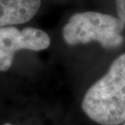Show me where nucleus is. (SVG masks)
Instances as JSON below:
<instances>
[{
  "instance_id": "1",
  "label": "nucleus",
  "mask_w": 125,
  "mask_h": 125,
  "mask_svg": "<svg viewBox=\"0 0 125 125\" xmlns=\"http://www.w3.org/2000/svg\"><path fill=\"white\" fill-rule=\"evenodd\" d=\"M82 108L100 125L125 122V53L118 57L107 73L87 90Z\"/></svg>"
},
{
  "instance_id": "2",
  "label": "nucleus",
  "mask_w": 125,
  "mask_h": 125,
  "mask_svg": "<svg viewBox=\"0 0 125 125\" xmlns=\"http://www.w3.org/2000/svg\"><path fill=\"white\" fill-rule=\"evenodd\" d=\"M124 23L119 18L95 11L72 15L62 31L64 41L70 45H84L95 41L104 48L121 45Z\"/></svg>"
},
{
  "instance_id": "3",
  "label": "nucleus",
  "mask_w": 125,
  "mask_h": 125,
  "mask_svg": "<svg viewBox=\"0 0 125 125\" xmlns=\"http://www.w3.org/2000/svg\"><path fill=\"white\" fill-rule=\"evenodd\" d=\"M49 35L40 29L27 27L20 31L14 26L0 28V72L11 67L19 50L41 51L50 45Z\"/></svg>"
},
{
  "instance_id": "4",
  "label": "nucleus",
  "mask_w": 125,
  "mask_h": 125,
  "mask_svg": "<svg viewBox=\"0 0 125 125\" xmlns=\"http://www.w3.org/2000/svg\"><path fill=\"white\" fill-rule=\"evenodd\" d=\"M40 6L41 0H0V28L28 22Z\"/></svg>"
},
{
  "instance_id": "5",
  "label": "nucleus",
  "mask_w": 125,
  "mask_h": 125,
  "mask_svg": "<svg viewBox=\"0 0 125 125\" xmlns=\"http://www.w3.org/2000/svg\"><path fill=\"white\" fill-rule=\"evenodd\" d=\"M116 1V9L119 19L125 25V0H115Z\"/></svg>"
},
{
  "instance_id": "6",
  "label": "nucleus",
  "mask_w": 125,
  "mask_h": 125,
  "mask_svg": "<svg viewBox=\"0 0 125 125\" xmlns=\"http://www.w3.org/2000/svg\"><path fill=\"white\" fill-rule=\"evenodd\" d=\"M4 125H12V124H10V123H5Z\"/></svg>"
},
{
  "instance_id": "7",
  "label": "nucleus",
  "mask_w": 125,
  "mask_h": 125,
  "mask_svg": "<svg viewBox=\"0 0 125 125\" xmlns=\"http://www.w3.org/2000/svg\"><path fill=\"white\" fill-rule=\"evenodd\" d=\"M124 125H125V123H124Z\"/></svg>"
}]
</instances>
